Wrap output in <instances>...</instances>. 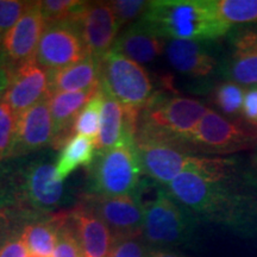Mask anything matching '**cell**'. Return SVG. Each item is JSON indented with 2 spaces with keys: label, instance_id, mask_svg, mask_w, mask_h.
Instances as JSON below:
<instances>
[{
  "label": "cell",
  "instance_id": "obj_33",
  "mask_svg": "<svg viewBox=\"0 0 257 257\" xmlns=\"http://www.w3.org/2000/svg\"><path fill=\"white\" fill-rule=\"evenodd\" d=\"M149 250L143 236L126 237L113 240L108 257H148Z\"/></svg>",
  "mask_w": 257,
  "mask_h": 257
},
{
  "label": "cell",
  "instance_id": "obj_15",
  "mask_svg": "<svg viewBox=\"0 0 257 257\" xmlns=\"http://www.w3.org/2000/svg\"><path fill=\"white\" fill-rule=\"evenodd\" d=\"M41 2H31L18 23L4 34L2 67L11 70L36 56L38 43L46 29Z\"/></svg>",
  "mask_w": 257,
  "mask_h": 257
},
{
  "label": "cell",
  "instance_id": "obj_29",
  "mask_svg": "<svg viewBox=\"0 0 257 257\" xmlns=\"http://www.w3.org/2000/svg\"><path fill=\"white\" fill-rule=\"evenodd\" d=\"M23 226L24 224L15 221L0 238V257H28Z\"/></svg>",
  "mask_w": 257,
  "mask_h": 257
},
{
  "label": "cell",
  "instance_id": "obj_36",
  "mask_svg": "<svg viewBox=\"0 0 257 257\" xmlns=\"http://www.w3.org/2000/svg\"><path fill=\"white\" fill-rule=\"evenodd\" d=\"M148 257H187L180 252H175L170 249H156L150 248Z\"/></svg>",
  "mask_w": 257,
  "mask_h": 257
},
{
  "label": "cell",
  "instance_id": "obj_4",
  "mask_svg": "<svg viewBox=\"0 0 257 257\" xmlns=\"http://www.w3.org/2000/svg\"><path fill=\"white\" fill-rule=\"evenodd\" d=\"M207 110L197 99L156 93L140 112L136 143H165L181 148Z\"/></svg>",
  "mask_w": 257,
  "mask_h": 257
},
{
  "label": "cell",
  "instance_id": "obj_24",
  "mask_svg": "<svg viewBox=\"0 0 257 257\" xmlns=\"http://www.w3.org/2000/svg\"><path fill=\"white\" fill-rule=\"evenodd\" d=\"M95 143L83 136H74L64 144L55 163L56 178L64 182L80 167L89 168L95 159Z\"/></svg>",
  "mask_w": 257,
  "mask_h": 257
},
{
  "label": "cell",
  "instance_id": "obj_11",
  "mask_svg": "<svg viewBox=\"0 0 257 257\" xmlns=\"http://www.w3.org/2000/svg\"><path fill=\"white\" fill-rule=\"evenodd\" d=\"M80 204L104 221L113 239L142 236L144 206L138 191L120 197L87 193L82 195Z\"/></svg>",
  "mask_w": 257,
  "mask_h": 257
},
{
  "label": "cell",
  "instance_id": "obj_37",
  "mask_svg": "<svg viewBox=\"0 0 257 257\" xmlns=\"http://www.w3.org/2000/svg\"><path fill=\"white\" fill-rule=\"evenodd\" d=\"M9 85V74L6 70L0 67V99L4 96V93Z\"/></svg>",
  "mask_w": 257,
  "mask_h": 257
},
{
  "label": "cell",
  "instance_id": "obj_23",
  "mask_svg": "<svg viewBox=\"0 0 257 257\" xmlns=\"http://www.w3.org/2000/svg\"><path fill=\"white\" fill-rule=\"evenodd\" d=\"M69 211L56 212L24 224L23 236L31 255L54 257L60 227L68 219Z\"/></svg>",
  "mask_w": 257,
  "mask_h": 257
},
{
  "label": "cell",
  "instance_id": "obj_38",
  "mask_svg": "<svg viewBox=\"0 0 257 257\" xmlns=\"http://www.w3.org/2000/svg\"><path fill=\"white\" fill-rule=\"evenodd\" d=\"M250 166L252 167V169L255 170V173L257 174V147L255 148V153L252 154L251 159H250Z\"/></svg>",
  "mask_w": 257,
  "mask_h": 257
},
{
  "label": "cell",
  "instance_id": "obj_28",
  "mask_svg": "<svg viewBox=\"0 0 257 257\" xmlns=\"http://www.w3.org/2000/svg\"><path fill=\"white\" fill-rule=\"evenodd\" d=\"M85 4L80 0H44L41 2L42 15L47 24L72 21Z\"/></svg>",
  "mask_w": 257,
  "mask_h": 257
},
{
  "label": "cell",
  "instance_id": "obj_5",
  "mask_svg": "<svg viewBox=\"0 0 257 257\" xmlns=\"http://www.w3.org/2000/svg\"><path fill=\"white\" fill-rule=\"evenodd\" d=\"M143 206L142 236L149 248L169 249L193 239L199 220L179 204L166 187L157 189L155 197Z\"/></svg>",
  "mask_w": 257,
  "mask_h": 257
},
{
  "label": "cell",
  "instance_id": "obj_19",
  "mask_svg": "<svg viewBox=\"0 0 257 257\" xmlns=\"http://www.w3.org/2000/svg\"><path fill=\"white\" fill-rule=\"evenodd\" d=\"M100 88L98 87L81 92H62L50 94V114L53 119L54 137L53 149H62L73 136V126L80 112Z\"/></svg>",
  "mask_w": 257,
  "mask_h": 257
},
{
  "label": "cell",
  "instance_id": "obj_1",
  "mask_svg": "<svg viewBox=\"0 0 257 257\" xmlns=\"http://www.w3.org/2000/svg\"><path fill=\"white\" fill-rule=\"evenodd\" d=\"M166 189L199 221L257 240V174L242 157L231 156L211 172L179 175Z\"/></svg>",
  "mask_w": 257,
  "mask_h": 257
},
{
  "label": "cell",
  "instance_id": "obj_3",
  "mask_svg": "<svg viewBox=\"0 0 257 257\" xmlns=\"http://www.w3.org/2000/svg\"><path fill=\"white\" fill-rule=\"evenodd\" d=\"M137 23L167 41H219L232 29L218 16L213 0H154Z\"/></svg>",
  "mask_w": 257,
  "mask_h": 257
},
{
  "label": "cell",
  "instance_id": "obj_27",
  "mask_svg": "<svg viewBox=\"0 0 257 257\" xmlns=\"http://www.w3.org/2000/svg\"><path fill=\"white\" fill-rule=\"evenodd\" d=\"M102 94L101 86L95 93L94 96L88 101V104L83 107L80 114L76 118L73 126V136H83L96 142L100 128V117L102 108Z\"/></svg>",
  "mask_w": 257,
  "mask_h": 257
},
{
  "label": "cell",
  "instance_id": "obj_34",
  "mask_svg": "<svg viewBox=\"0 0 257 257\" xmlns=\"http://www.w3.org/2000/svg\"><path fill=\"white\" fill-rule=\"evenodd\" d=\"M30 4L23 0H0V32L5 34L14 28Z\"/></svg>",
  "mask_w": 257,
  "mask_h": 257
},
{
  "label": "cell",
  "instance_id": "obj_7",
  "mask_svg": "<svg viewBox=\"0 0 257 257\" xmlns=\"http://www.w3.org/2000/svg\"><path fill=\"white\" fill-rule=\"evenodd\" d=\"M136 152L144 175L166 186L185 173H207L220 168L231 156H206L186 152L165 143H136Z\"/></svg>",
  "mask_w": 257,
  "mask_h": 257
},
{
  "label": "cell",
  "instance_id": "obj_31",
  "mask_svg": "<svg viewBox=\"0 0 257 257\" xmlns=\"http://www.w3.org/2000/svg\"><path fill=\"white\" fill-rule=\"evenodd\" d=\"M16 120L17 115L15 114L10 105L4 100V98L0 99V162L8 157L11 149Z\"/></svg>",
  "mask_w": 257,
  "mask_h": 257
},
{
  "label": "cell",
  "instance_id": "obj_32",
  "mask_svg": "<svg viewBox=\"0 0 257 257\" xmlns=\"http://www.w3.org/2000/svg\"><path fill=\"white\" fill-rule=\"evenodd\" d=\"M54 257H85L69 217L59 230Z\"/></svg>",
  "mask_w": 257,
  "mask_h": 257
},
{
  "label": "cell",
  "instance_id": "obj_2",
  "mask_svg": "<svg viewBox=\"0 0 257 257\" xmlns=\"http://www.w3.org/2000/svg\"><path fill=\"white\" fill-rule=\"evenodd\" d=\"M66 193L56 178L55 165L44 156L6 159L0 162V212L28 223L56 213Z\"/></svg>",
  "mask_w": 257,
  "mask_h": 257
},
{
  "label": "cell",
  "instance_id": "obj_18",
  "mask_svg": "<svg viewBox=\"0 0 257 257\" xmlns=\"http://www.w3.org/2000/svg\"><path fill=\"white\" fill-rule=\"evenodd\" d=\"M102 108L95 152L100 154L121 143H136L140 110L121 105L102 91Z\"/></svg>",
  "mask_w": 257,
  "mask_h": 257
},
{
  "label": "cell",
  "instance_id": "obj_21",
  "mask_svg": "<svg viewBox=\"0 0 257 257\" xmlns=\"http://www.w3.org/2000/svg\"><path fill=\"white\" fill-rule=\"evenodd\" d=\"M166 46L167 40L152 34L136 22L118 35L111 50L117 51L142 66L153 62L162 55Z\"/></svg>",
  "mask_w": 257,
  "mask_h": 257
},
{
  "label": "cell",
  "instance_id": "obj_14",
  "mask_svg": "<svg viewBox=\"0 0 257 257\" xmlns=\"http://www.w3.org/2000/svg\"><path fill=\"white\" fill-rule=\"evenodd\" d=\"M69 22L78 28L88 55L100 62L111 51L120 30L110 4L105 2H86Z\"/></svg>",
  "mask_w": 257,
  "mask_h": 257
},
{
  "label": "cell",
  "instance_id": "obj_13",
  "mask_svg": "<svg viewBox=\"0 0 257 257\" xmlns=\"http://www.w3.org/2000/svg\"><path fill=\"white\" fill-rule=\"evenodd\" d=\"M224 38L223 80L257 86V24L233 27Z\"/></svg>",
  "mask_w": 257,
  "mask_h": 257
},
{
  "label": "cell",
  "instance_id": "obj_9",
  "mask_svg": "<svg viewBox=\"0 0 257 257\" xmlns=\"http://www.w3.org/2000/svg\"><path fill=\"white\" fill-rule=\"evenodd\" d=\"M100 86L121 105L140 111L156 94L146 68L114 50L100 62Z\"/></svg>",
  "mask_w": 257,
  "mask_h": 257
},
{
  "label": "cell",
  "instance_id": "obj_25",
  "mask_svg": "<svg viewBox=\"0 0 257 257\" xmlns=\"http://www.w3.org/2000/svg\"><path fill=\"white\" fill-rule=\"evenodd\" d=\"M245 87L238 83L221 80L212 89V102L219 113L231 119H239Z\"/></svg>",
  "mask_w": 257,
  "mask_h": 257
},
{
  "label": "cell",
  "instance_id": "obj_12",
  "mask_svg": "<svg viewBox=\"0 0 257 257\" xmlns=\"http://www.w3.org/2000/svg\"><path fill=\"white\" fill-rule=\"evenodd\" d=\"M87 56L76 25L66 21L46 25L35 59L47 72H55L81 62Z\"/></svg>",
  "mask_w": 257,
  "mask_h": 257
},
{
  "label": "cell",
  "instance_id": "obj_26",
  "mask_svg": "<svg viewBox=\"0 0 257 257\" xmlns=\"http://www.w3.org/2000/svg\"><path fill=\"white\" fill-rule=\"evenodd\" d=\"M213 5L231 28L257 24V0H213Z\"/></svg>",
  "mask_w": 257,
  "mask_h": 257
},
{
  "label": "cell",
  "instance_id": "obj_17",
  "mask_svg": "<svg viewBox=\"0 0 257 257\" xmlns=\"http://www.w3.org/2000/svg\"><path fill=\"white\" fill-rule=\"evenodd\" d=\"M8 74L9 85L3 98L16 115L23 113L50 94L49 73L42 68L36 59L9 70Z\"/></svg>",
  "mask_w": 257,
  "mask_h": 257
},
{
  "label": "cell",
  "instance_id": "obj_35",
  "mask_svg": "<svg viewBox=\"0 0 257 257\" xmlns=\"http://www.w3.org/2000/svg\"><path fill=\"white\" fill-rule=\"evenodd\" d=\"M240 119L257 130V86L245 88Z\"/></svg>",
  "mask_w": 257,
  "mask_h": 257
},
{
  "label": "cell",
  "instance_id": "obj_40",
  "mask_svg": "<svg viewBox=\"0 0 257 257\" xmlns=\"http://www.w3.org/2000/svg\"><path fill=\"white\" fill-rule=\"evenodd\" d=\"M28 257H44V256H38V255H31V253H28Z\"/></svg>",
  "mask_w": 257,
  "mask_h": 257
},
{
  "label": "cell",
  "instance_id": "obj_20",
  "mask_svg": "<svg viewBox=\"0 0 257 257\" xmlns=\"http://www.w3.org/2000/svg\"><path fill=\"white\" fill-rule=\"evenodd\" d=\"M69 220L85 257H108L113 245V236L104 221L78 204L69 211Z\"/></svg>",
  "mask_w": 257,
  "mask_h": 257
},
{
  "label": "cell",
  "instance_id": "obj_6",
  "mask_svg": "<svg viewBox=\"0 0 257 257\" xmlns=\"http://www.w3.org/2000/svg\"><path fill=\"white\" fill-rule=\"evenodd\" d=\"M257 147V130L242 119H231L208 108L180 149L206 156H233Z\"/></svg>",
  "mask_w": 257,
  "mask_h": 257
},
{
  "label": "cell",
  "instance_id": "obj_8",
  "mask_svg": "<svg viewBox=\"0 0 257 257\" xmlns=\"http://www.w3.org/2000/svg\"><path fill=\"white\" fill-rule=\"evenodd\" d=\"M142 175L136 143H121L95 155L89 167V193L105 197L135 194Z\"/></svg>",
  "mask_w": 257,
  "mask_h": 257
},
{
  "label": "cell",
  "instance_id": "obj_22",
  "mask_svg": "<svg viewBox=\"0 0 257 257\" xmlns=\"http://www.w3.org/2000/svg\"><path fill=\"white\" fill-rule=\"evenodd\" d=\"M49 73V93L81 92L100 85V61L88 55L81 62Z\"/></svg>",
  "mask_w": 257,
  "mask_h": 257
},
{
  "label": "cell",
  "instance_id": "obj_39",
  "mask_svg": "<svg viewBox=\"0 0 257 257\" xmlns=\"http://www.w3.org/2000/svg\"><path fill=\"white\" fill-rule=\"evenodd\" d=\"M3 40H4V34L0 32V67H2V53H3Z\"/></svg>",
  "mask_w": 257,
  "mask_h": 257
},
{
  "label": "cell",
  "instance_id": "obj_30",
  "mask_svg": "<svg viewBox=\"0 0 257 257\" xmlns=\"http://www.w3.org/2000/svg\"><path fill=\"white\" fill-rule=\"evenodd\" d=\"M112 11L117 19L119 28L124 25H130V23H136L142 18L146 10L149 6V2L144 0H114L108 2Z\"/></svg>",
  "mask_w": 257,
  "mask_h": 257
},
{
  "label": "cell",
  "instance_id": "obj_16",
  "mask_svg": "<svg viewBox=\"0 0 257 257\" xmlns=\"http://www.w3.org/2000/svg\"><path fill=\"white\" fill-rule=\"evenodd\" d=\"M54 137L50 114V94L23 113L17 115L11 149L6 159L30 156L51 147ZM5 159V160H6Z\"/></svg>",
  "mask_w": 257,
  "mask_h": 257
},
{
  "label": "cell",
  "instance_id": "obj_10",
  "mask_svg": "<svg viewBox=\"0 0 257 257\" xmlns=\"http://www.w3.org/2000/svg\"><path fill=\"white\" fill-rule=\"evenodd\" d=\"M166 57L173 69L186 78L213 89L218 79L223 80L224 47L218 41H167Z\"/></svg>",
  "mask_w": 257,
  "mask_h": 257
}]
</instances>
